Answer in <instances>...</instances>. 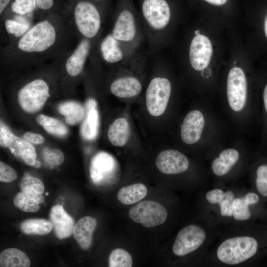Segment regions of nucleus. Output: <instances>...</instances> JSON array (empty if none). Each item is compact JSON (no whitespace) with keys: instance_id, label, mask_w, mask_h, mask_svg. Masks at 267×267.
<instances>
[{"instance_id":"nucleus-1","label":"nucleus","mask_w":267,"mask_h":267,"mask_svg":"<svg viewBox=\"0 0 267 267\" xmlns=\"http://www.w3.org/2000/svg\"><path fill=\"white\" fill-rule=\"evenodd\" d=\"M75 39L67 16L50 14L34 23L21 37L1 47L0 63L18 69L61 59L74 49Z\"/></svg>"},{"instance_id":"nucleus-2","label":"nucleus","mask_w":267,"mask_h":267,"mask_svg":"<svg viewBox=\"0 0 267 267\" xmlns=\"http://www.w3.org/2000/svg\"><path fill=\"white\" fill-rule=\"evenodd\" d=\"M140 19L132 0H118L112 27L108 33L127 59L135 52L139 43Z\"/></svg>"},{"instance_id":"nucleus-3","label":"nucleus","mask_w":267,"mask_h":267,"mask_svg":"<svg viewBox=\"0 0 267 267\" xmlns=\"http://www.w3.org/2000/svg\"><path fill=\"white\" fill-rule=\"evenodd\" d=\"M67 16L77 41L85 38L98 43L105 15L96 4L90 0H75Z\"/></svg>"},{"instance_id":"nucleus-4","label":"nucleus","mask_w":267,"mask_h":267,"mask_svg":"<svg viewBox=\"0 0 267 267\" xmlns=\"http://www.w3.org/2000/svg\"><path fill=\"white\" fill-rule=\"evenodd\" d=\"M141 20L152 44L162 40V34L169 25L171 9L167 0H140Z\"/></svg>"},{"instance_id":"nucleus-5","label":"nucleus","mask_w":267,"mask_h":267,"mask_svg":"<svg viewBox=\"0 0 267 267\" xmlns=\"http://www.w3.org/2000/svg\"><path fill=\"white\" fill-rule=\"evenodd\" d=\"M258 248V241L254 237L236 236L222 242L217 249L216 255L223 264L237 265L254 257Z\"/></svg>"},{"instance_id":"nucleus-6","label":"nucleus","mask_w":267,"mask_h":267,"mask_svg":"<svg viewBox=\"0 0 267 267\" xmlns=\"http://www.w3.org/2000/svg\"><path fill=\"white\" fill-rule=\"evenodd\" d=\"M17 100L21 108L27 113L39 110L50 96L48 82L42 77H36L26 82L19 89Z\"/></svg>"},{"instance_id":"nucleus-7","label":"nucleus","mask_w":267,"mask_h":267,"mask_svg":"<svg viewBox=\"0 0 267 267\" xmlns=\"http://www.w3.org/2000/svg\"><path fill=\"white\" fill-rule=\"evenodd\" d=\"M170 81L164 77L153 78L146 92V104L148 113L153 116H159L165 111L171 93Z\"/></svg>"},{"instance_id":"nucleus-8","label":"nucleus","mask_w":267,"mask_h":267,"mask_svg":"<svg viewBox=\"0 0 267 267\" xmlns=\"http://www.w3.org/2000/svg\"><path fill=\"white\" fill-rule=\"evenodd\" d=\"M0 145L8 148L12 154L25 163L34 166L36 152L32 144L25 139L16 136L2 121L0 125Z\"/></svg>"},{"instance_id":"nucleus-9","label":"nucleus","mask_w":267,"mask_h":267,"mask_svg":"<svg viewBox=\"0 0 267 267\" xmlns=\"http://www.w3.org/2000/svg\"><path fill=\"white\" fill-rule=\"evenodd\" d=\"M129 217L134 222L146 228H152L163 224L168 213L160 204L153 201H144L131 208Z\"/></svg>"},{"instance_id":"nucleus-10","label":"nucleus","mask_w":267,"mask_h":267,"mask_svg":"<svg viewBox=\"0 0 267 267\" xmlns=\"http://www.w3.org/2000/svg\"><path fill=\"white\" fill-rule=\"evenodd\" d=\"M206 234L200 226L191 224L181 229L177 235L172 246L177 256L186 255L198 249L205 242Z\"/></svg>"},{"instance_id":"nucleus-11","label":"nucleus","mask_w":267,"mask_h":267,"mask_svg":"<svg viewBox=\"0 0 267 267\" xmlns=\"http://www.w3.org/2000/svg\"><path fill=\"white\" fill-rule=\"evenodd\" d=\"M247 95V80L244 71L239 67L232 68L228 75L227 95L231 108L235 112L242 110Z\"/></svg>"},{"instance_id":"nucleus-12","label":"nucleus","mask_w":267,"mask_h":267,"mask_svg":"<svg viewBox=\"0 0 267 267\" xmlns=\"http://www.w3.org/2000/svg\"><path fill=\"white\" fill-rule=\"evenodd\" d=\"M212 54V47L210 41L205 36L196 35L192 40L189 52V61L195 70L202 71L210 63Z\"/></svg>"},{"instance_id":"nucleus-13","label":"nucleus","mask_w":267,"mask_h":267,"mask_svg":"<svg viewBox=\"0 0 267 267\" xmlns=\"http://www.w3.org/2000/svg\"><path fill=\"white\" fill-rule=\"evenodd\" d=\"M157 168L165 174H177L186 171L189 165L187 157L182 153L169 149L160 153L155 160Z\"/></svg>"},{"instance_id":"nucleus-14","label":"nucleus","mask_w":267,"mask_h":267,"mask_svg":"<svg viewBox=\"0 0 267 267\" xmlns=\"http://www.w3.org/2000/svg\"><path fill=\"white\" fill-rule=\"evenodd\" d=\"M204 117L199 110H192L184 118L181 126L180 136L187 144L197 142L201 138L204 126Z\"/></svg>"},{"instance_id":"nucleus-15","label":"nucleus","mask_w":267,"mask_h":267,"mask_svg":"<svg viewBox=\"0 0 267 267\" xmlns=\"http://www.w3.org/2000/svg\"><path fill=\"white\" fill-rule=\"evenodd\" d=\"M116 162L109 154L101 152L92 158L90 167V173L93 182L100 184L108 179L114 173Z\"/></svg>"},{"instance_id":"nucleus-16","label":"nucleus","mask_w":267,"mask_h":267,"mask_svg":"<svg viewBox=\"0 0 267 267\" xmlns=\"http://www.w3.org/2000/svg\"><path fill=\"white\" fill-rule=\"evenodd\" d=\"M1 18L8 36V42L23 36L33 24V15H20L12 13L4 14Z\"/></svg>"},{"instance_id":"nucleus-17","label":"nucleus","mask_w":267,"mask_h":267,"mask_svg":"<svg viewBox=\"0 0 267 267\" xmlns=\"http://www.w3.org/2000/svg\"><path fill=\"white\" fill-rule=\"evenodd\" d=\"M49 216L57 238L63 239L71 235L73 233L74 222L62 205L53 206L50 210Z\"/></svg>"},{"instance_id":"nucleus-18","label":"nucleus","mask_w":267,"mask_h":267,"mask_svg":"<svg viewBox=\"0 0 267 267\" xmlns=\"http://www.w3.org/2000/svg\"><path fill=\"white\" fill-rule=\"evenodd\" d=\"M86 115L81 128V134L88 140L95 139L98 133L99 118L96 101L92 98L86 102Z\"/></svg>"},{"instance_id":"nucleus-19","label":"nucleus","mask_w":267,"mask_h":267,"mask_svg":"<svg viewBox=\"0 0 267 267\" xmlns=\"http://www.w3.org/2000/svg\"><path fill=\"white\" fill-rule=\"evenodd\" d=\"M141 82L135 77L123 76L114 80L110 85L112 94L120 98H130L138 95L141 91Z\"/></svg>"},{"instance_id":"nucleus-20","label":"nucleus","mask_w":267,"mask_h":267,"mask_svg":"<svg viewBox=\"0 0 267 267\" xmlns=\"http://www.w3.org/2000/svg\"><path fill=\"white\" fill-rule=\"evenodd\" d=\"M96 225V220L90 216L81 218L74 225L72 233L74 238L83 249L90 247Z\"/></svg>"},{"instance_id":"nucleus-21","label":"nucleus","mask_w":267,"mask_h":267,"mask_svg":"<svg viewBox=\"0 0 267 267\" xmlns=\"http://www.w3.org/2000/svg\"><path fill=\"white\" fill-rule=\"evenodd\" d=\"M206 199L209 203L219 205L222 216H232V203L234 195L232 191H224L219 188L213 189L206 193Z\"/></svg>"},{"instance_id":"nucleus-22","label":"nucleus","mask_w":267,"mask_h":267,"mask_svg":"<svg viewBox=\"0 0 267 267\" xmlns=\"http://www.w3.org/2000/svg\"><path fill=\"white\" fill-rule=\"evenodd\" d=\"M239 153L235 149H227L222 151L212 162L211 168L213 173L222 176L228 173L236 164Z\"/></svg>"},{"instance_id":"nucleus-23","label":"nucleus","mask_w":267,"mask_h":267,"mask_svg":"<svg viewBox=\"0 0 267 267\" xmlns=\"http://www.w3.org/2000/svg\"><path fill=\"white\" fill-rule=\"evenodd\" d=\"M107 136L113 145L117 147L124 146L130 136V127L127 120L124 118L115 120L109 127Z\"/></svg>"},{"instance_id":"nucleus-24","label":"nucleus","mask_w":267,"mask_h":267,"mask_svg":"<svg viewBox=\"0 0 267 267\" xmlns=\"http://www.w3.org/2000/svg\"><path fill=\"white\" fill-rule=\"evenodd\" d=\"M259 201L258 195L253 192L247 193L242 198H234L232 203V216L237 221L249 219L251 213L250 205L257 204Z\"/></svg>"},{"instance_id":"nucleus-25","label":"nucleus","mask_w":267,"mask_h":267,"mask_svg":"<svg viewBox=\"0 0 267 267\" xmlns=\"http://www.w3.org/2000/svg\"><path fill=\"white\" fill-rule=\"evenodd\" d=\"M44 201L42 194L35 192L18 193L14 198V205L21 210L26 212H36L40 208V203Z\"/></svg>"},{"instance_id":"nucleus-26","label":"nucleus","mask_w":267,"mask_h":267,"mask_svg":"<svg viewBox=\"0 0 267 267\" xmlns=\"http://www.w3.org/2000/svg\"><path fill=\"white\" fill-rule=\"evenodd\" d=\"M30 265V261L28 257L18 249L8 248L0 253L1 267H28Z\"/></svg>"},{"instance_id":"nucleus-27","label":"nucleus","mask_w":267,"mask_h":267,"mask_svg":"<svg viewBox=\"0 0 267 267\" xmlns=\"http://www.w3.org/2000/svg\"><path fill=\"white\" fill-rule=\"evenodd\" d=\"M146 186L142 183H135L121 188L117 195L118 200L125 205H130L143 199L147 194Z\"/></svg>"},{"instance_id":"nucleus-28","label":"nucleus","mask_w":267,"mask_h":267,"mask_svg":"<svg viewBox=\"0 0 267 267\" xmlns=\"http://www.w3.org/2000/svg\"><path fill=\"white\" fill-rule=\"evenodd\" d=\"M59 112L64 116L66 122L71 125L79 123L85 116L83 107L75 101H67L61 103L58 107Z\"/></svg>"},{"instance_id":"nucleus-29","label":"nucleus","mask_w":267,"mask_h":267,"mask_svg":"<svg viewBox=\"0 0 267 267\" xmlns=\"http://www.w3.org/2000/svg\"><path fill=\"white\" fill-rule=\"evenodd\" d=\"M53 225L51 221L44 219H29L20 224V229L26 234L45 235L51 232Z\"/></svg>"},{"instance_id":"nucleus-30","label":"nucleus","mask_w":267,"mask_h":267,"mask_svg":"<svg viewBox=\"0 0 267 267\" xmlns=\"http://www.w3.org/2000/svg\"><path fill=\"white\" fill-rule=\"evenodd\" d=\"M36 120L46 131L56 137H64L68 133L67 127L54 118L39 114L36 117Z\"/></svg>"},{"instance_id":"nucleus-31","label":"nucleus","mask_w":267,"mask_h":267,"mask_svg":"<svg viewBox=\"0 0 267 267\" xmlns=\"http://www.w3.org/2000/svg\"><path fill=\"white\" fill-rule=\"evenodd\" d=\"M132 266V258L127 251L117 248L113 250L109 257L110 267H131Z\"/></svg>"},{"instance_id":"nucleus-32","label":"nucleus","mask_w":267,"mask_h":267,"mask_svg":"<svg viewBox=\"0 0 267 267\" xmlns=\"http://www.w3.org/2000/svg\"><path fill=\"white\" fill-rule=\"evenodd\" d=\"M255 184L258 193L267 198V162L262 163L257 167Z\"/></svg>"},{"instance_id":"nucleus-33","label":"nucleus","mask_w":267,"mask_h":267,"mask_svg":"<svg viewBox=\"0 0 267 267\" xmlns=\"http://www.w3.org/2000/svg\"><path fill=\"white\" fill-rule=\"evenodd\" d=\"M20 188L21 191L35 192L42 194L44 191L43 183L39 178L27 173L25 174L21 180Z\"/></svg>"},{"instance_id":"nucleus-34","label":"nucleus","mask_w":267,"mask_h":267,"mask_svg":"<svg viewBox=\"0 0 267 267\" xmlns=\"http://www.w3.org/2000/svg\"><path fill=\"white\" fill-rule=\"evenodd\" d=\"M12 13L20 15H33V12L37 9L35 0H28L23 3H18L13 1L10 6Z\"/></svg>"},{"instance_id":"nucleus-35","label":"nucleus","mask_w":267,"mask_h":267,"mask_svg":"<svg viewBox=\"0 0 267 267\" xmlns=\"http://www.w3.org/2000/svg\"><path fill=\"white\" fill-rule=\"evenodd\" d=\"M43 157L45 162L52 167L60 165L64 159L63 152L57 149H44Z\"/></svg>"},{"instance_id":"nucleus-36","label":"nucleus","mask_w":267,"mask_h":267,"mask_svg":"<svg viewBox=\"0 0 267 267\" xmlns=\"http://www.w3.org/2000/svg\"><path fill=\"white\" fill-rule=\"evenodd\" d=\"M37 9L40 13V18L47 15L60 13L56 10V0H35Z\"/></svg>"},{"instance_id":"nucleus-37","label":"nucleus","mask_w":267,"mask_h":267,"mask_svg":"<svg viewBox=\"0 0 267 267\" xmlns=\"http://www.w3.org/2000/svg\"><path fill=\"white\" fill-rule=\"evenodd\" d=\"M17 178L15 170L5 163L0 162V181L9 183L15 180Z\"/></svg>"},{"instance_id":"nucleus-38","label":"nucleus","mask_w":267,"mask_h":267,"mask_svg":"<svg viewBox=\"0 0 267 267\" xmlns=\"http://www.w3.org/2000/svg\"><path fill=\"white\" fill-rule=\"evenodd\" d=\"M23 138L28 141L36 144H42L44 141L41 135L31 132H26L23 135Z\"/></svg>"},{"instance_id":"nucleus-39","label":"nucleus","mask_w":267,"mask_h":267,"mask_svg":"<svg viewBox=\"0 0 267 267\" xmlns=\"http://www.w3.org/2000/svg\"><path fill=\"white\" fill-rule=\"evenodd\" d=\"M95 4H96L101 10L104 15H105L106 12V8L107 4L108 2V0H90Z\"/></svg>"},{"instance_id":"nucleus-40","label":"nucleus","mask_w":267,"mask_h":267,"mask_svg":"<svg viewBox=\"0 0 267 267\" xmlns=\"http://www.w3.org/2000/svg\"><path fill=\"white\" fill-rule=\"evenodd\" d=\"M12 0H0V15L1 17L7 10Z\"/></svg>"},{"instance_id":"nucleus-41","label":"nucleus","mask_w":267,"mask_h":267,"mask_svg":"<svg viewBox=\"0 0 267 267\" xmlns=\"http://www.w3.org/2000/svg\"><path fill=\"white\" fill-rule=\"evenodd\" d=\"M263 102L265 113L267 117V84L265 85L263 90Z\"/></svg>"},{"instance_id":"nucleus-42","label":"nucleus","mask_w":267,"mask_h":267,"mask_svg":"<svg viewBox=\"0 0 267 267\" xmlns=\"http://www.w3.org/2000/svg\"><path fill=\"white\" fill-rule=\"evenodd\" d=\"M207 2L215 5H222L224 4L227 1V0H204Z\"/></svg>"},{"instance_id":"nucleus-43","label":"nucleus","mask_w":267,"mask_h":267,"mask_svg":"<svg viewBox=\"0 0 267 267\" xmlns=\"http://www.w3.org/2000/svg\"><path fill=\"white\" fill-rule=\"evenodd\" d=\"M264 31H265V33L266 36L267 38V16H266V17L265 18V20Z\"/></svg>"},{"instance_id":"nucleus-44","label":"nucleus","mask_w":267,"mask_h":267,"mask_svg":"<svg viewBox=\"0 0 267 267\" xmlns=\"http://www.w3.org/2000/svg\"><path fill=\"white\" fill-rule=\"evenodd\" d=\"M34 166L36 167H39L40 166V163L38 161H36Z\"/></svg>"},{"instance_id":"nucleus-45","label":"nucleus","mask_w":267,"mask_h":267,"mask_svg":"<svg viewBox=\"0 0 267 267\" xmlns=\"http://www.w3.org/2000/svg\"><path fill=\"white\" fill-rule=\"evenodd\" d=\"M195 34L196 35H199L200 34V31L198 30H196L195 31Z\"/></svg>"},{"instance_id":"nucleus-46","label":"nucleus","mask_w":267,"mask_h":267,"mask_svg":"<svg viewBox=\"0 0 267 267\" xmlns=\"http://www.w3.org/2000/svg\"><path fill=\"white\" fill-rule=\"evenodd\" d=\"M48 193L47 192V193H46V194H45V195H48Z\"/></svg>"}]
</instances>
